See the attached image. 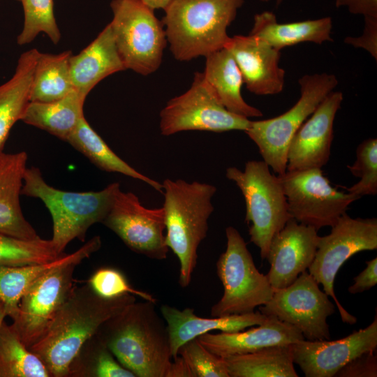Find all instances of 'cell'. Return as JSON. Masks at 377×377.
Returning <instances> with one entry per match:
<instances>
[{
    "instance_id": "cell-1",
    "label": "cell",
    "mask_w": 377,
    "mask_h": 377,
    "mask_svg": "<svg viewBox=\"0 0 377 377\" xmlns=\"http://www.w3.org/2000/svg\"><path fill=\"white\" fill-rule=\"evenodd\" d=\"M135 301L131 294L101 297L87 282L75 286L46 333L29 350L42 360L50 377H67L69 366L84 342L105 321Z\"/></svg>"
},
{
    "instance_id": "cell-2",
    "label": "cell",
    "mask_w": 377,
    "mask_h": 377,
    "mask_svg": "<svg viewBox=\"0 0 377 377\" xmlns=\"http://www.w3.org/2000/svg\"><path fill=\"white\" fill-rule=\"evenodd\" d=\"M156 304L135 301L105 321L96 333L135 377H167L172 363L167 325Z\"/></svg>"
},
{
    "instance_id": "cell-3",
    "label": "cell",
    "mask_w": 377,
    "mask_h": 377,
    "mask_svg": "<svg viewBox=\"0 0 377 377\" xmlns=\"http://www.w3.org/2000/svg\"><path fill=\"white\" fill-rule=\"evenodd\" d=\"M162 186L165 242L179 261V283L186 288L196 266L198 246L207 236L216 188L210 184L181 179H165Z\"/></svg>"
},
{
    "instance_id": "cell-4",
    "label": "cell",
    "mask_w": 377,
    "mask_h": 377,
    "mask_svg": "<svg viewBox=\"0 0 377 377\" xmlns=\"http://www.w3.org/2000/svg\"><path fill=\"white\" fill-rule=\"evenodd\" d=\"M244 0H172L162 23L173 57L187 61L225 47Z\"/></svg>"
},
{
    "instance_id": "cell-5",
    "label": "cell",
    "mask_w": 377,
    "mask_h": 377,
    "mask_svg": "<svg viewBox=\"0 0 377 377\" xmlns=\"http://www.w3.org/2000/svg\"><path fill=\"white\" fill-rule=\"evenodd\" d=\"M120 184L113 182L98 191L73 192L49 185L39 168H27L22 194L39 198L52 219L51 239L59 253L73 239L84 241L88 229L102 223L110 212Z\"/></svg>"
},
{
    "instance_id": "cell-6",
    "label": "cell",
    "mask_w": 377,
    "mask_h": 377,
    "mask_svg": "<svg viewBox=\"0 0 377 377\" xmlns=\"http://www.w3.org/2000/svg\"><path fill=\"white\" fill-rule=\"evenodd\" d=\"M226 177L235 183L244 198L245 221L251 223L250 241L266 259L270 242L292 217L279 176L272 173L264 161H249L244 170L226 169Z\"/></svg>"
},
{
    "instance_id": "cell-7",
    "label": "cell",
    "mask_w": 377,
    "mask_h": 377,
    "mask_svg": "<svg viewBox=\"0 0 377 377\" xmlns=\"http://www.w3.org/2000/svg\"><path fill=\"white\" fill-rule=\"evenodd\" d=\"M298 82L300 97L292 108L274 118L251 121L245 131L258 147L263 161L278 175L286 172L288 148L293 135L334 91L338 80L333 74L323 73L304 75Z\"/></svg>"
},
{
    "instance_id": "cell-8",
    "label": "cell",
    "mask_w": 377,
    "mask_h": 377,
    "mask_svg": "<svg viewBox=\"0 0 377 377\" xmlns=\"http://www.w3.org/2000/svg\"><path fill=\"white\" fill-rule=\"evenodd\" d=\"M109 23L126 69L149 75L158 69L168 43L161 21L140 0H112Z\"/></svg>"
},
{
    "instance_id": "cell-9",
    "label": "cell",
    "mask_w": 377,
    "mask_h": 377,
    "mask_svg": "<svg viewBox=\"0 0 377 377\" xmlns=\"http://www.w3.org/2000/svg\"><path fill=\"white\" fill-rule=\"evenodd\" d=\"M226 235V251L216 264L223 294L211 308L212 317L252 313L256 307L266 304L274 291L267 276L256 268L238 230L228 226Z\"/></svg>"
},
{
    "instance_id": "cell-10",
    "label": "cell",
    "mask_w": 377,
    "mask_h": 377,
    "mask_svg": "<svg viewBox=\"0 0 377 377\" xmlns=\"http://www.w3.org/2000/svg\"><path fill=\"white\" fill-rule=\"evenodd\" d=\"M331 228L330 234L320 236L308 272L334 300L341 320L354 325L357 319L339 302L334 283L338 271L348 259L360 251L377 249V219L352 218L346 213Z\"/></svg>"
},
{
    "instance_id": "cell-11",
    "label": "cell",
    "mask_w": 377,
    "mask_h": 377,
    "mask_svg": "<svg viewBox=\"0 0 377 377\" xmlns=\"http://www.w3.org/2000/svg\"><path fill=\"white\" fill-rule=\"evenodd\" d=\"M159 117L160 131L165 136L186 131L245 132L251 123L221 103L200 72L195 73L186 91L168 101Z\"/></svg>"
},
{
    "instance_id": "cell-12",
    "label": "cell",
    "mask_w": 377,
    "mask_h": 377,
    "mask_svg": "<svg viewBox=\"0 0 377 377\" xmlns=\"http://www.w3.org/2000/svg\"><path fill=\"white\" fill-rule=\"evenodd\" d=\"M279 176L291 217L317 230L334 226L361 198L332 187L321 168L286 171Z\"/></svg>"
},
{
    "instance_id": "cell-13",
    "label": "cell",
    "mask_w": 377,
    "mask_h": 377,
    "mask_svg": "<svg viewBox=\"0 0 377 377\" xmlns=\"http://www.w3.org/2000/svg\"><path fill=\"white\" fill-rule=\"evenodd\" d=\"M82 260L59 265L40 276L22 297L10 325L27 348L36 343L49 329L57 312L75 286L73 273Z\"/></svg>"
},
{
    "instance_id": "cell-14",
    "label": "cell",
    "mask_w": 377,
    "mask_h": 377,
    "mask_svg": "<svg viewBox=\"0 0 377 377\" xmlns=\"http://www.w3.org/2000/svg\"><path fill=\"white\" fill-rule=\"evenodd\" d=\"M318 284L305 271L290 286L275 290L259 311L293 325L307 340H329L327 318L334 313L335 306Z\"/></svg>"
},
{
    "instance_id": "cell-15",
    "label": "cell",
    "mask_w": 377,
    "mask_h": 377,
    "mask_svg": "<svg viewBox=\"0 0 377 377\" xmlns=\"http://www.w3.org/2000/svg\"><path fill=\"white\" fill-rule=\"evenodd\" d=\"M102 223L131 251L155 260L167 258L169 248L163 207L147 208L133 193L120 189Z\"/></svg>"
},
{
    "instance_id": "cell-16",
    "label": "cell",
    "mask_w": 377,
    "mask_h": 377,
    "mask_svg": "<svg viewBox=\"0 0 377 377\" xmlns=\"http://www.w3.org/2000/svg\"><path fill=\"white\" fill-rule=\"evenodd\" d=\"M293 362L306 377H333L358 355L377 348V318L364 329L334 341L300 340L290 344Z\"/></svg>"
},
{
    "instance_id": "cell-17",
    "label": "cell",
    "mask_w": 377,
    "mask_h": 377,
    "mask_svg": "<svg viewBox=\"0 0 377 377\" xmlns=\"http://www.w3.org/2000/svg\"><path fill=\"white\" fill-rule=\"evenodd\" d=\"M341 91H331L293 135L288 148L286 171L321 168L328 162L334 121L343 101Z\"/></svg>"
},
{
    "instance_id": "cell-18",
    "label": "cell",
    "mask_w": 377,
    "mask_h": 377,
    "mask_svg": "<svg viewBox=\"0 0 377 377\" xmlns=\"http://www.w3.org/2000/svg\"><path fill=\"white\" fill-rule=\"evenodd\" d=\"M320 236L310 226L289 219L272 237L266 259L270 269L266 274L274 289L293 283L312 263Z\"/></svg>"
},
{
    "instance_id": "cell-19",
    "label": "cell",
    "mask_w": 377,
    "mask_h": 377,
    "mask_svg": "<svg viewBox=\"0 0 377 377\" xmlns=\"http://www.w3.org/2000/svg\"><path fill=\"white\" fill-rule=\"evenodd\" d=\"M225 47L233 56L250 92L265 96L283 91L286 73L279 66L280 50L250 34L230 37Z\"/></svg>"
},
{
    "instance_id": "cell-20",
    "label": "cell",
    "mask_w": 377,
    "mask_h": 377,
    "mask_svg": "<svg viewBox=\"0 0 377 377\" xmlns=\"http://www.w3.org/2000/svg\"><path fill=\"white\" fill-rule=\"evenodd\" d=\"M197 339L210 352L222 358L305 339L297 328L274 316H267L258 327L246 331L206 333Z\"/></svg>"
},
{
    "instance_id": "cell-21",
    "label": "cell",
    "mask_w": 377,
    "mask_h": 377,
    "mask_svg": "<svg viewBox=\"0 0 377 377\" xmlns=\"http://www.w3.org/2000/svg\"><path fill=\"white\" fill-rule=\"evenodd\" d=\"M160 311L167 325L172 360L178 357V351L182 346L202 334L212 330L223 332L242 331L261 324L267 317L260 311H253L210 318H202L196 316L193 309L179 310L168 304L162 305Z\"/></svg>"
},
{
    "instance_id": "cell-22",
    "label": "cell",
    "mask_w": 377,
    "mask_h": 377,
    "mask_svg": "<svg viewBox=\"0 0 377 377\" xmlns=\"http://www.w3.org/2000/svg\"><path fill=\"white\" fill-rule=\"evenodd\" d=\"M27 158L24 151L0 156V233L34 239L39 236L24 216L20 200Z\"/></svg>"
},
{
    "instance_id": "cell-23",
    "label": "cell",
    "mask_w": 377,
    "mask_h": 377,
    "mask_svg": "<svg viewBox=\"0 0 377 377\" xmlns=\"http://www.w3.org/2000/svg\"><path fill=\"white\" fill-rule=\"evenodd\" d=\"M69 66L74 89L86 96L103 79L126 70L109 24L79 54L71 55Z\"/></svg>"
},
{
    "instance_id": "cell-24",
    "label": "cell",
    "mask_w": 377,
    "mask_h": 377,
    "mask_svg": "<svg viewBox=\"0 0 377 377\" xmlns=\"http://www.w3.org/2000/svg\"><path fill=\"white\" fill-rule=\"evenodd\" d=\"M101 246L100 236H94L77 251L70 254L63 253L49 263L22 266L0 265V300L4 304L6 315L12 320L15 318L22 297L40 276L65 263L74 260L82 261Z\"/></svg>"
},
{
    "instance_id": "cell-25",
    "label": "cell",
    "mask_w": 377,
    "mask_h": 377,
    "mask_svg": "<svg viewBox=\"0 0 377 377\" xmlns=\"http://www.w3.org/2000/svg\"><path fill=\"white\" fill-rule=\"evenodd\" d=\"M203 76L221 103L230 112L246 118L260 117L262 112L242 96V73L230 52L223 47L205 57Z\"/></svg>"
},
{
    "instance_id": "cell-26",
    "label": "cell",
    "mask_w": 377,
    "mask_h": 377,
    "mask_svg": "<svg viewBox=\"0 0 377 377\" xmlns=\"http://www.w3.org/2000/svg\"><path fill=\"white\" fill-rule=\"evenodd\" d=\"M332 21L330 17L279 23L272 12L263 11L255 15L249 34L260 38L281 51L284 47L304 42L322 44L332 41Z\"/></svg>"
},
{
    "instance_id": "cell-27",
    "label": "cell",
    "mask_w": 377,
    "mask_h": 377,
    "mask_svg": "<svg viewBox=\"0 0 377 377\" xmlns=\"http://www.w3.org/2000/svg\"><path fill=\"white\" fill-rule=\"evenodd\" d=\"M39 54L37 49L23 52L12 77L0 86V156L10 129L21 120L29 102L33 74Z\"/></svg>"
},
{
    "instance_id": "cell-28",
    "label": "cell",
    "mask_w": 377,
    "mask_h": 377,
    "mask_svg": "<svg viewBox=\"0 0 377 377\" xmlns=\"http://www.w3.org/2000/svg\"><path fill=\"white\" fill-rule=\"evenodd\" d=\"M86 97L74 89L63 98L52 102L29 101L21 121L66 141L84 117Z\"/></svg>"
},
{
    "instance_id": "cell-29",
    "label": "cell",
    "mask_w": 377,
    "mask_h": 377,
    "mask_svg": "<svg viewBox=\"0 0 377 377\" xmlns=\"http://www.w3.org/2000/svg\"><path fill=\"white\" fill-rule=\"evenodd\" d=\"M66 141L101 170L118 172L140 180L156 191L163 193L162 183L140 173L119 157L91 127L84 116Z\"/></svg>"
},
{
    "instance_id": "cell-30",
    "label": "cell",
    "mask_w": 377,
    "mask_h": 377,
    "mask_svg": "<svg viewBox=\"0 0 377 377\" xmlns=\"http://www.w3.org/2000/svg\"><path fill=\"white\" fill-rule=\"evenodd\" d=\"M229 377H297L290 344L223 358Z\"/></svg>"
},
{
    "instance_id": "cell-31",
    "label": "cell",
    "mask_w": 377,
    "mask_h": 377,
    "mask_svg": "<svg viewBox=\"0 0 377 377\" xmlns=\"http://www.w3.org/2000/svg\"><path fill=\"white\" fill-rule=\"evenodd\" d=\"M70 50L59 54L40 52L33 74L29 101L52 102L71 92Z\"/></svg>"
},
{
    "instance_id": "cell-32",
    "label": "cell",
    "mask_w": 377,
    "mask_h": 377,
    "mask_svg": "<svg viewBox=\"0 0 377 377\" xmlns=\"http://www.w3.org/2000/svg\"><path fill=\"white\" fill-rule=\"evenodd\" d=\"M0 377H50L42 360L5 321L0 329Z\"/></svg>"
},
{
    "instance_id": "cell-33",
    "label": "cell",
    "mask_w": 377,
    "mask_h": 377,
    "mask_svg": "<svg viewBox=\"0 0 377 377\" xmlns=\"http://www.w3.org/2000/svg\"><path fill=\"white\" fill-rule=\"evenodd\" d=\"M67 377H135L114 357L95 334L87 339L72 360Z\"/></svg>"
},
{
    "instance_id": "cell-34",
    "label": "cell",
    "mask_w": 377,
    "mask_h": 377,
    "mask_svg": "<svg viewBox=\"0 0 377 377\" xmlns=\"http://www.w3.org/2000/svg\"><path fill=\"white\" fill-rule=\"evenodd\" d=\"M51 239H23L0 233V265L45 263L60 257Z\"/></svg>"
},
{
    "instance_id": "cell-35",
    "label": "cell",
    "mask_w": 377,
    "mask_h": 377,
    "mask_svg": "<svg viewBox=\"0 0 377 377\" xmlns=\"http://www.w3.org/2000/svg\"><path fill=\"white\" fill-rule=\"evenodd\" d=\"M24 11V24L17 42L19 45L31 43L41 32L57 44L61 33L56 22L53 0H20Z\"/></svg>"
},
{
    "instance_id": "cell-36",
    "label": "cell",
    "mask_w": 377,
    "mask_h": 377,
    "mask_svg": "<svg viewBox=\"0 0 377 377\" xmlns=\"http://www.w3.org/2000/svg\"><path fill=\"white\" fill-rule=\"evenodd\" d=\"M347 168L360 181L347 188V192L359 195H375L377 193V139L368 138L357 147L356 159Z\"/></svg>"
},
{
    "instance_id": "cell-37",
    "label": "cell",
    "mask_w": 377,
    "mask_h": 377,
    "mask_svg": "<svg viewBox=\"0 0 377 377\" xmlns=\"http://www.w3.org/2000/svg\"><path fill=\"white\" fill-rule=\"evenodd\" d=\"M191 377H229L226 364L207 349L197 338L184 343L178 351Z\"/></svg>"
},
{
    "instance_id": "cell-38",
    "label": "cell",
    "mask_w": 377,
    "mask_h": 377,
    "mask_svg": "<svg viewBox=\"0 0 377 377\" xmlns=\"http://www.w3.org/2000/svg\"><path fill=\"white\" fill-rule=\"evenodd\" d=\"M87 283L98 295L105 298H114L131 294L145 300L156 303V300L153 295L133 288L124 275L114 268L102 267L97 269Z\"/></svg>"
},
{
    "instance_id": "cell-39",
    "label": "cell",
    "mask_w": 377,
    "mask_h": 377,
    "mask_svg": "<svg viewBox=\"0 0 377 377\" xmlns=\"http://www.w3.org/2000/svg\"><path fill=\"white\" fill-rule=\"evenodd\" d=\"M376 350L362 353L355 357L335 374L336 377H376Z\"/></svg>"
},
{
    "instance_id": "cell-40",
    "label": "cell",
    "mask_w": 377,
    "mask_h": 377,
    "mask_svg": "<svg viewBox=\"0 0 377 377\" xmlns=\"http://www.w3.org/2000/svg\"><path fill=\"white\" fill-rule=\"evenodd\" d=\"M344 43L356 48L367 50L376 60L377 59V17H364V27L362 34L358 37L347 36Z\"/></svg>"
},
{
    "instance_id": "cell-41",
    "label": "cell",
    "mask_w": 377,
    "mask_h": 377,
    "mask_svg": "<svg viewBox=\"0 0 377 377\" xmlns=\"http://www.w3.org/2000/svg\"><path fill=\"white\" fill-rule=\"evenodd\" d=\"M367 267L353 278L354 283L348 290L351 294L369 290L377 283V258L366 262Z\"/></svg>"
},
{
    "instance_id": "cell-42",
    "label": "cell",
    "mask_w": 377,
    "mask_h": 377,
    "mask_svg": "<svg viewBox=\"0 0 377 377\" xmlns=\"http://www.w3.org/2000/svg\"><path fill=\"white\" fill-rule=\"evenodd\" d=\"M337 8L346 6L355 15L364 17H377V0H336Z\"/></svg>"
},
{
    "instance_id": "cell-43",
    "label": "cell",
    "mask_w": 377,
    "mask_h": 377,
    "mask_svg": "<svg viewBox=\"0 0 377 377\" xmlns=\"http://www.w3.org/2000/svg\"><path fill=\"white\" fill-rule=\"evenodd\" d=\"M167 377H191L190 371L181 357L172 361Z\"/></svg>"
},
{
    "instance_id": "cell-44",
    "label": "cell",
    "mask_w": 377,
    "mask_h": 377,
    "mask_svg": "<svg viewBox=\"0 0 377 377\" xmlns=\"http://www.w3.org/2000/svg\"><path fill=\"white\" fill-rule=\"evenodd\" d=\"M153 10L165 9L172 0H140Z\"/></svg>"
},
{
    "instance_id": "cell-45",
    "label": "cell",
    "mask_w": 377,
    "mask_h": 377,
    "mask_svg": "<svg viewBox=\"0 0 377 377\" xmlns=\"http://www.w3.org/2000/svg\"><path fill=\"white\" fill-rule=\"evenodd\" d=\"M6 316H7V315L5 309V306L3 302L0 300V329Z\"/></svg>"
},
{
    "instance_id": "cell-46",
    "label": "cell",
    "mask_w": 377,
    "mask_h": 377,
    "mask_svg": "<svg viewBox=\"0 0 377 377\" xmlns=\"http://www.w3.org/2000/svg\"><path fill=\"white\" fill-rule=\"evenodd\" d=\"M282 1L283 0H276V3L277 6H279Z\"/></svg>"
},
{
    "instance_id": "cell-47",
    "label": "cell",
    "mask_w": 377,
    "mask_h": 377,
    "mask_svg": "<svg viewBox=\"0 0 377 377\" xmlns=\"http://www.w3.org/2000/svg\"><path fill=\"white\" fill-rule=\"evenodd\" d=\"M260 1H262V2H268V1H269L270 0H260Z\"/></svg>"
},
{
    "instance_id": "cell-48",
    "label": "cell",
    "mask_w": 377,
    "mask_h": 377,
    "mask_svg": "<svg viewBox=\"0 0 377 377\" xmlns=\"http://www.w3.org/2000/svg\"><path fill=\"white\" fill-rule=\"evenodd\" d=\"M17 1H20V0H17Z\"/></svg>"
}]
</instances>
